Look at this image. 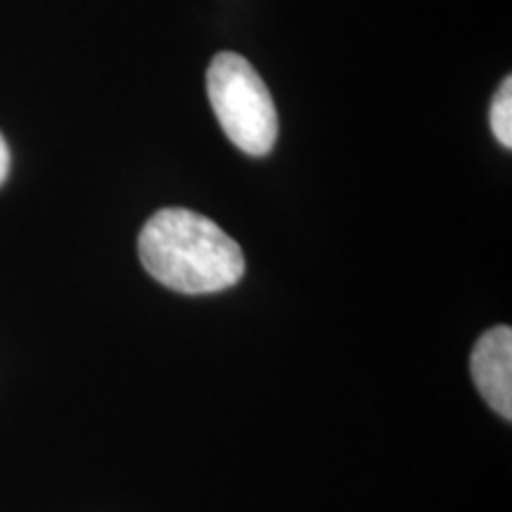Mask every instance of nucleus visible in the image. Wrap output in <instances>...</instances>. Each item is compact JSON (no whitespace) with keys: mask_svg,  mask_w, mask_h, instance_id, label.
Returning <instances> with one entry per match:
<instances>
[{"mask_svg":"<svg viewBox=\"0 0 512 512\" xmlns=\"http://www.w3.org/2000/svg\"><path fill=\"white\" fill-rule=\"evenodd\" d=\"M138 254L157 283L183 294L228 290L245 273L238 242L190 209L157 211L140 230Z\"/></svg>","mask_w":512,"mask_h":512,"instance_id":"1","label":"nucleus"},{"mask_svg":"<svg viewBox=\"0 0 512 512\" xmlns=\"http://www.w3.org/2000/svg\"><path fill=\"white\" fill-rule=\"evenodd\" d=\"M10 174V147L5 143L3 133H0V185L8 181Z\"/></svg>","mask_w":512,"mask_h":512,"instance_id":"5","label":"nucleus"},{"mask_svg":"<svg viewBox=\"0 0 512 512\" xmlns=\"http://www.w3.org/2000/svg\"><path fill=\"white\" fill-rule=\"evenodd\" d=\"M216 119L238 150L264 157L278 140V112L264 79L238 53H219L207 72Z\"/></svg>","mask_w":512,"mask_h":512,"instance_id":"2","label":"nucleus"},{"mask_svg":"<svg viewBox=\"0 0 512 512\" xmlns=\"http://www.w3.org/2000/svg\"><path fill=\"white\" fill-rule=\"evenodd\" d=\"M472 380L482 399L505 420L512 418V330L498 325L479 337L472 351Z\"/></svg>","mask_w":512,"mask_h":512,"instance_id":"3","label":"nucleus"},{"mask_svg":"<svg viewBox=\"0 0 512 512\" xmlns=\"http://www.w3.org/2000/svg\"><path fill=\"white\" fill-rule=\"evenodd\" d=\"M491 131L503 147H512V79L508 76L491 100Z\"/></svg>","mask_w":512,"mask_h":512,"instance_id":"4","label":"nucleus"}]
</instances>
